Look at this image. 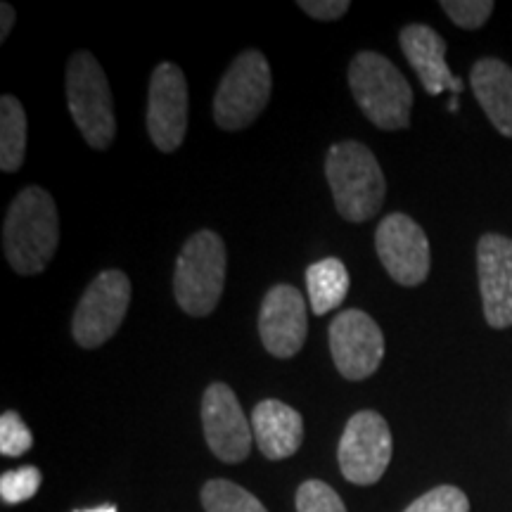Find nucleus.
<instances>
[{
	"mask_svg": "<svg viewBox=\"0 0 512 512\" xmlns=\"http://www.w3.org/2000/svg\"><path fill=\"white\" fill-rule=\"evenodd\" d=\"M202 505L207 512H268L259 498L228 479H209L202 486Z\"/></svg>",
	"mask_w": 512,
	"mask_h": 512,
	"instance_id": "obj_20",
	"label": "nucleus"
},
{
	"mask_svg": "<svg viewBox=\"0 0 512 512\" xmlns=\"http://www.w3.org/2000/svg\"><path fill=\"white\" fill-rule=\"evenodd\" d=\"M399 43L427 93L439 95L444 91H463V81L456 79L446 64V41L432 27L408 24L401 29Z\"/></svg>",
	"mask_w": 512,
	"mask_h": 512,
	"instance_id": "obj_15",
	"label": "nucleus"
},
{
	"mask_svg": "<svg viewBox=\"0 0 512 512\" xmlns=\"http://www.w3.org/2000/svg\"><path fill=\"white\" fill-rule=\"evenodd\" d=\"M259 335L275 358H292L302 351L309 335V313L297 287L275 285L266 292L259 311Z\"/></svg>",
	"mask_w": 512,
	"mask_h": 512,
	"instance_id": "obj_13",
	"label": "nucleus"
},
{
	"mask_svg": "<svg viewBox=\"0 0 512 512\" xmlns=\"http://www.w3.org/2000/svg\"><path fill=\"white\" fill-rule=\"evenodd\" d=\"M349 271L344 261L328 256L309 266L306 271V294H309V304L316 316L335 311L339 304L347 299L349 294Z\"/></svg>",
	"mask_w": 512,
	"mask_h": 512,
	"instance_id": "obj_18",
	"label": "nucleus"
},
{
	"mask_svg": "<svg viewBox=\"0 0 512 512\" xmlns=\"http://www.w3.org/2000/svg\"><path fill=\"white\" fill-rule=\"evenodd\" d=\"M494 8L496 5L491 0H444L441 3V10L451 17L453 24L470 31L484 27Z\"/></svg>",
	"mask_w": 512,
	"mask_h": 512,
	"instance_id": "obj_25",
	"label": "nucleus"
},
{
	"mask_svg": "<svg viewBox=\"0 0 512 512\" xmlns=\"http://www.w3.org/2000/svg\"><path fill=\"white\" fill-rule=\"evenodd\" d=\"M332 361L351 382L375 375L384 358V335L368 313L347 309L330 325Z\"/></svg>",
	"mask_w": 512,
	"mask_h": 512,
	"instance_id": "obj_11",
	"label": "nucleus"
},
{
	"mask_svg": "<svg viewBox=\"0 0 512 512\" xmlns=\"http://www.w3.org/2000/svg\"><path fill=\"white\" fill-rule=\"evenodd\" d=\"M41 482V470L34 465H24L19 470L3 472V477H0V498L8 505H19L36 494Z\"/></svg>",
	"mask_w": 512,
	"mask_h": 512,
	"instance_id": "obj_21",
	"label": "nucleus"
},
{
	"mask_svg": "<svg viewBox=\"0 0 512 512\" xmlns=\"http://www.w3.org/2000/svg\"><path fill=\"white\" fill-rule=\"evenodd\" d=\"M477 275L484 318L491 328L512 325V240L486 233L477 242Z\"/></svg>",
	"mask_w": 512,
	"mask_h": 512,
	"instance_id": "obj_14",
	"label": "nucleus"
},
{
	"mask_svg": "<svg viewBox=\"0 0 512 512\" xmlns=\"http://www.w3.org/2000/svg\"><path fill=\"white\" fill-rule=\"evenodd\" d=\"M297 5L306 12V15L320 19V22H332V19L347 15L349 10L347 0H299Z\"/></svg>",
	"mask_w": 512,
	"mask_h": 512,
	"instance_id": "obj_26",
	"label": "nucleus"
},
{
	"mask_svg": "<svg viewBox=\"0 0 512 512\" xmlns=\"http://www.w3.org/2000/svg\"><path fill=\"white\" fill-rule=\"evenodd\" d=\"M394 441L387 420L375 411L351 415L339 439V470L347 482L370 486L380 482L392 460Z\"/></svg>",
	"mask_w": 512,
	"mask_h": 512,
	"instance_id": "obj_8",
	"label": "nucleus"
},
{
	"mask_svg": "<svg viewBox=\"0 0 512 512\" xmlns=\"http://www.w3.org/2000/svg\"><path fill=\"white\" fill-rule=\"evenodd\" d=\"M403 512H470V501L458 486L444 484L427 491L418 501H413Z\"/></svg>",
	"mask_w": 512,
	"mask_h": 512,
	"instance_id": "obj_23",
	"label": "nucleus"
},
{
	"mask_svg": "<svg viewBox=\"0 0 512 512\" xmlns=\"http://www.w3.org/2000/svg\"><path fill=\"white\" fill-rule=\"evenodd\" d=\"M252 432L256 446L268 460H285L302 446L304 420L287 403L266 399L256 403L252 411Z\"/></svg>",
	"mask_w": 512,
	"mask_h": 512,
	"instance_id": "obj_16",
	"label": "nucleus"
},
{
	"mask_svg": "<svg viewBox=\"0 0 512 512\" xmlns=\"http://www.w3.org/2000/svg\"><path fill=\"white\" fill-rule=\"evenodd\" d=\"M472 93L496 131L512 138V67L498 57H482L470 74Z\"/></svg>",
	"mask_w": 512,
	"mask_h": 512,
	"instance_id": "obj_17",
	"label": "nucleus"
},
{
	"mask_svg": "<svg viewBox=\"0 0 512 512\" xmlns=\"http://www.w3.org/2000/svg\"><path fill=\"white\" fill-rule=\"evenodd\" d=\"M228 254L214 230H200L185 242L176 259L174 294L188 316L204 318L221 302Z\"/></svg>",
	"mask_w": 512,
	"mask_h": 512,
	"instance_id": "obj_4",
	"label": "nucleus"
},
{
	"mask_svg": "<svg viewBox=\"0 0 512 512\" xmlns=\"http://www.w3.org/2000/svg\"><path fill=\"white\" fill-rule=\"evenodd\" d=\"M27 157V112L15 95L0 98V169L15 174Z\"/></svg>",
	"mask_w": 512,
	"mask_h": 512,
	"instance_id": "obj_19",
	"label": "nucleus"
},
{
	"mask_svg": "<svg viewBox=\"0 0 512 512\" xmlns=\"http://www.w3.org/2000/svg\"><path fill=\"white\" fill-rule=\"evenodd\" d=\"M332 200L342 219L351 223L370 221L382 209L387 181L370 147L356 140L332 145L325 159Z\"/></svg>",
	"mask_w": 512,
	"mask_h": 512,
	"instance_id": "obj_2",
	"label": "nucleus"
},
{
	"mask_svg": "<svg viewBox=\"0 0 512 512\" xmlns=\"http://www.w3.org/2000/svg\"><path fill=\"white\" fill-rule=\"evenodd\" d=\"M67 105L81 136L95 150H107L117 136V114L110 81L100 62L79 50L67 64Z\"/></svg>",
	"mask_w": 512,
	"mask_h": 512,
	"instance_id": "obj_5",
	"label": "nucleus"
},
{
	"mask_svg": "<svg viewBox=\"0 0 512 512\" xmlns=\"http://www.w3.org/2000/svg\"><path fill=\"white\" fill-rule=\"evenodd\" d=\"M375 249L394 283L415 287L430 275V240L411 216L389 214L375 230Z\"/></svg>",
	"mask_w": 512,
	"mask_h": 512,
	"instance_id": "obj_10",
	"label": "nucleus"
},
{
	"mask_svg": "<svg viewBox=\"0 0 512 512\" xmlns=\"http://www.w3.org/2000/svg\"><path fill=\"white\" fill-rule=\"evenodd\" d=\"M188 81L174 62L157 64L147 93V133L162 152H176L188 131Z\"/></svg>",
	"mask_w": 512,
	"mask_h": 512,
	"instance_id": "obj_9",
	"label": "nucleus"
},
{
	"mask_svg": "<svg viewBox=\"0 0 512 512\" xmlns=\"http://www.w3.org/2000/svg\"><path fill=\"white\" fill-rule=\"evenodd\" d=\"M60 245V214L48 190L31 185L12 200L3 226V249L19 275H38L48 268Z\"/></svg>",
	"mask_w": 512,
	"mask_h": 512,
	"instance_id": "obj_1",
	"label": "nucleus"
},
{
	"mask_svg": "<svg viewBox=\"0 0 512 512\" xmlns=\"http://www.w3.org/2000/svg\"><path fill=\"white\" fill-rule=\"evenodd\" d=\"M74 512H119L117 505L107 503V505H100V508H91V510H74Z\"/></svg>",
	"mask_w": 512,
	"mask_h": 512,
	"instance_id": "obj_28",
	"label": "nucleus"
},
{
	"mask_svg": "<svg viewBox=\"0 0 512 512\" xmlns=\"http://www.w3.org/2000/svg\"><path fill=\"white\" fill-rule=\"evenodd\" d=\"M273 91L271 64L259 50H245L223 74L214 95V119L223 131H242L266 110Z\"/></svg>",
	"mask_w": 512,
	"mask_h": 512,
	"instance_id": "obj_6",
	"label": "nucleus"
},
{
	"mask_svg": "<svg viewBox=\"0 0 512 512\" xmlns=\"http://www.w3.org/2000/svg\"><path fill=\"white\" fill-rule=\"evenodd\" d=\"M34 446V437L27 422L19 418L15 411H5L0 415V453L8 458L24 456Z\"/></svg>",
	"mask_w": 512,
	"mask_h": 512,
	"instance_id": "obj_24",
	"label": "nucleus"
},
{
	"mask_svg": "<svg viewBox=\"0 0 512 512\" xmlns=\"http://www.w3.org/2000/svg\"><path fill=\"white\" fill-rule=\"evenodd\" d=\"M12 24H15V10H12V5L3 3L0 5V41H8Z\"/></svg>",
	"mask_w": 512,
	"mask_h": 512,
	"instance_id": "obj_27",
	"label": "nucleus"
},
{
	"mask_svg": "<svg viewBox=\"0 0 512 512\" xmlns=\"http://www.w3.org/2000/svg\"><path fill=\"white\" fill-rule=\"evenodd\" d=\"M349 86L361 112L382 131L411 126L413 88L392 60L363 50L349 64Z\"/></svg>",
	"mask_w": 512,
	"mask_h": 512,
	"instance_id": "obj_3",
	"label": "nucleus"
},
{
	"mask_svg": "<svg viewBox=\"0 0 512 512\" xmlns=\"http://www.w3.org/2000/svg\"><path fill=\"white\" fill-rule=\"evenodd\" d=\"M204 439L223 463H242L252 451L254 432L238 396L223 382L209 384L202 396Z\"/></svg>",
	"mask_w": 512,
	"mask_h": 512,
	"instance_id": "obj_12",
	"label": "nucleus"
},
{
	"mask_svg": "<svg viewBox=\"0 0 512 512\" xmlns=\"http://www.w3.org/2000/svg\"><path fill=\"white\" fill-rule=\"evenodd\" d=\"M131 304V280L124 271H102L83 292L74 311L72 335L83 349H98L117 335Z\"/></svg>",
	"mask_w": 512,
	"mask_h": 512,
	"instance_id": "obj_7",
	"label": "nucleus"
},
{
	"mask_svg": "<svg viewBox=\"0 0 512 512\" xmlns=\"http://www.w3.org/2000/svg\"><path fill=\"white\" fill-rule=\"evenodd\" d=\"M297 512H347V505L330 484L309 479L297 491Z\"/></svg>",
	"mask_w": 512,
	"mask_h": 512,
	"instance_id": "obj_22",
	"label": "nucleus"
}]
</instances>
